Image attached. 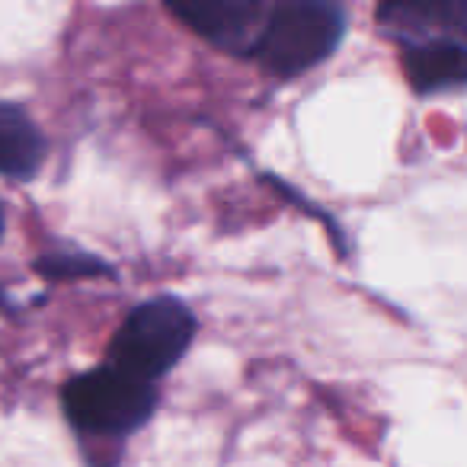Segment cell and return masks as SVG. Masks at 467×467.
I'll list each match as a JSON object with an SVG mask.
<instances>
[{"instance_id":"obj_7","label":"cell","mask_w":467,"mask_h":467,"mask_svg":"<svg viewBox=\"0 0 467 467\" xmlns=\"http://www.w3.org/2000/svg\"><path fill=\"white\" fill-rule=\"evenodd\" d=\"M48 141L29 112L16 103H0V176L33 180L46 163Z\"/></svg>"},{"instance_id":"obj_4","label":"cell","mask_w":467,"mask_h":467,"mask_svg":"<svg viewBox=\"0 0 467 467\" xmlns=\"http://www.w3.org/2000/svg\"><path fill=\"white\" fill-rule=\"evenodd\" d=\"M273 0H195V4H170V14L189 26L195 36L212 42L227 55L254 58L260 36L266 29Z\"/></svg>"},{"instance_id":"obj_9","label":"cell","mask_w":467,"mask_h":467,"mask_svg":"<svg viewBox=\"0 0 467 467\" xmlns=\"http://www.w3.org/2000/svg\"><path fill=\"white\" fill-rule=\"evenodd\" d=\"M0 241H4V205H0Z\"/></svg>"},{"instance_id":"obj_6","label":"cell","mask_w":467,"mask_h":467,"mask_svg":"<svg viewBox=\"0 0 467 467\" xmlns=\"http://www.w3.org/2000/svg\"><path fill=\"white\" fill-rule=\"evenodd\" d=\"M403 71L416 93L467 87V39H429L403 46Z\"/></svg>"},{"instance_id":"obj_3","label":"cell","mask_w":467,"mask_h":467,"mask_svg":"<svg viewBox=\"0 0 467 467\" xmlns=\"http://www.w3.org/2000/svg\"><path fill=\"white\" fill-rule=\"evenodd\" d=\"M195 314L173 295H157L131 307L109 346V365L154 384L180 365L195 339Z\"/></svg>"},{"instance_id":"obj_8","label":"cell","mask_w":467,"mask_h":467,"mask_svg":"<svg viewBox=\"0 0 467 467\" xmlns=\"http://www.w3.org/2000/svg\"><path fill=\"white\" fill-rule=\"evenodd\" d=\"M39 273L52 275V279H80V275H99L106 273L103 260L90 254H46L39 263Z\"/></svg>"},{"instance_id":"obj_1","label":"cell","mask_w":467,"mask_h":467,"mask_svg":"<svg viewBox=\"0 0 467 467\" xmlns=\"http://www.w3.org/2000/svg\"><path fill=\"white\" fill-rule=\"evenodd\" d=\"M61 407L84 439L119 441L154 416L157 388L106 362L74 375L61 390Z\"/></svg>"},{"instance_id":"obj_2","label":"cell","mask_w":467,"mask_h":467,"mask_svg":"<svg viewBox=\"0 0 467 467\" xmlns=\"http://www.w3.org/2000/svg\"><path fill=\"white\" fill-rule=\"evenodd\" d=\"M346 36V10L330 0H273L254 58L273 78L292 80L327 61Z\"/></svg>"},{"instance_id":"obj_5","label":"cell","mask_w":467,"mask_h":467,"mask_svg":"<svg viewBox=\"0 0 467 467\" xmlns=\"http://www.w3.org/2000/svg\"><path fill=\"white\" fill-rule=\"evenodd\" d=\"M378 23L400 46H416L429 39H467V4H384L378 7Z\"/></svg>"}]
</instances>
